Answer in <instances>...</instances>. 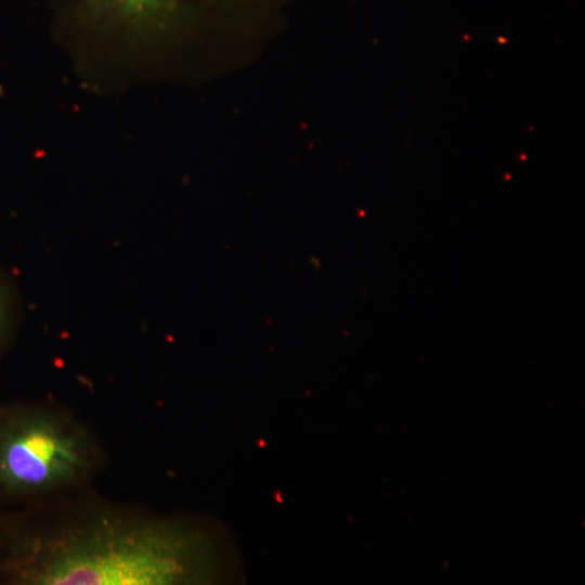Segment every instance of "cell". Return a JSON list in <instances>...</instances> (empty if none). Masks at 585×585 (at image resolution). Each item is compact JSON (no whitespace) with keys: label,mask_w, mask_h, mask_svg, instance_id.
Listing matches in <instances>:
<instances>
[{"label":"cell","mask_w":585,"mask_h":585,"mask_svg":"<svg viewBox=\"0 0 585 585\" xmlns=\"http://www.w3.org/2000/svg\"><path fill=\"white\" fill-rule=\"evenodd\" d=\"M18 320V298L11 277L0 269V356L10 344Z\"/></svg>","instance_id":"obj_3"},{"label":"cell","mask_w":585,"mask_h":585,"mask_svg":"<svg viewBox=\"0 0 585 585\" xmlns=\"http://www.w3.org/2000/svg\"><path fill=\"white\" fill-rule=\"evenodd\" d=\"M166 0H90L98 11L120 20L136 22L156 12Z\"/></svg>","instance_id":"obj_4"},{"label":"cell","mask_w":585,"mask_h":585,"mask_svg":"<svg viewBox=\"0 0 585 585\" xmlns=\"http://www.w3.org/2000/svg\"><path fill=\"white\" fill-rule=\"evenodd\" d=\"M100 451L90 431L56 408L0 405V504L42 499L91 477Z\"/></svg>","instance_id":"obj_2"},{"label":"cell","mask_w":585,"mask_h":585,"mask_svg":"<svg viewBox=\"0 0 585 585\" xmlns=\"http://www.w3.org/2000/svg\"><path fill=\"white\" fill-rule=\"evenodd\" d=\"M0 504V585L197 583L210 573L194 528L108 507L58 510Z\"/></svg>","instance_id":"obj_1"}]
</instances>
